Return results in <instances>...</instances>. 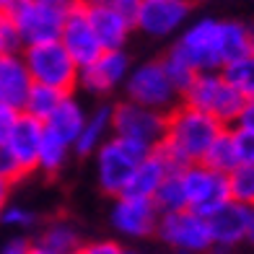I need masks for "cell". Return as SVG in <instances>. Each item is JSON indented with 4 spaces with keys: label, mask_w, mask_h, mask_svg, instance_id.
Instances as JSON below:
<instances>
[{
    "label": "cell",
    "mask_w": 254,
    "mask_h": 254,
    "mask_svg": "<svg viewBox=\"0 0 254 254\" xmlns=\"http://www.w3.org/2000/svg\"><path fill=\"white\" fill-rule=\"evenodd\" d=\"M221 130L223 125L213 120L210 114L179 104L174 112L166 114V132L156 151L169 161L174 171L192 164H202L207 145L215 140Z\"/></svg>",
    "instance_id": "cell-1"
},
{
    "label": "cell",
    "mask_w": 254,
    "mask_h": 254,
    "mask_svg": "<svg viewBox=\"0 0 254 254\" xmlns=\"http://www.w3.org/2000/svg\"><path fill=\"white\" fill-rule=\"evenodd\" d=\"M182 104L210 114L223 127H234L244 99L226 83L221 70H207V73H197L192 78V83L182 91Z\"/></svg>",
    "instance_id": "cell-2"
},
{
    "label": "cell",
    "mask_w": 254,
    "mask_h": 254,
    "mask_svg": "<svg viewBox=\"0 0 254 254\" xmlns=\"http://www.w3.org/2000/svg\"><path fill=\"white\" fill-rule=\"evenodd\" d=\"M21 57L26 63L31 83L55 88L65 96L78 91L80 67L73 63V57L65 52L60 42H44V44H34V47H24Z\"/></svg>",
    "instance_id": "cell-3"
},
{
    "label": "cell",
    "mask_w": 254,
    "mask_h": 254,
    "mask_svg": "<svg viewBox=\"0 0 254 254\" xmlns=\"http://www.w3.org/2000/svg\"><path fill=\"white\" fill-rule=\"evenodd\" d=\"M151 153L145 145H137L122 137H109L99 151L94 153V164H96V184L104 194L109 197H120L127 192L137 164Z\"/></svg>",
    "instance_id": "cell-4"
},
{
    "label": "cell",
    "mask_w": 254,
    "mask_h": 254,
    "mask_svg": "<svg viewBox=\"0 0 254 254\" xmlns=\"http://www.w3.org/2000/svg\"><path fill=\"white\" fill-rule=\"evenodd\" d=\"M122 88H125V101H132L137 107H145L158 114H169L182 104V94L169 80L158 60L130 67Z\"/></svg>",
    "instance_id": "cell-5"
},
{
    "label": "cell",
    "mask_w": 254,
    "mask_h": 254,
    "mask_svg": "<svg viewBox=\"0 0 254 254\" xmlns=\"http://www.w3.org/2000/svg\"><path fill=\"white\" fill-rule=\"evenodd\" d=\"M166 132V114L137 107L132 101L112 104V135L156 151Z\"/></svg>",
    "instance_id": "cell-6"
},
{
    "label": "cell",
    "mask_w": 254,
    "mask_h": 254,
    "mask_svg": "<svg viewBox=\"0 0 254 254\" xmlns=\"http://www.w3.org/2000/svg\"><path fill=\"white\" fill-rule=\"evenodd\" d=\"M156 236L177 254H205L207 249H213V239L205 215H197L192 210L161 215L156 226Z\"/></svg>",
    "instance_id": "cell-7"
},
{
    "label": "cell",
    "mask_w": 254,
    "mask_h": 254,
    "mask_svg": "<svg viewBox=\"0 0 254 254\" xmlns=\"http://www.w3.org/2000/svg\"><path fill=\"white\" fill-rule=\"evenodd\" d=\"M218 24H221L218 18L202 16L184 26L179 39L171 44L194 67V73L221 70V60H218Z\"/></svg>",
    "instance_id": "cell-8"
},
{
    "label": "cell",
    "mask_w": 254,
    "mask_h": 254,
    "mask_svg": "<svg viewBox=\"0 0 254 254\" xmlns=\"http://www.w3.org/2000/svg\"><path fill=\"white\" fill-rule=\"evenodd\" d=\"M179 179L184 187V197H187V210L207 215L215 207L228 202V179L226 174L207 169L202 164H192L179 169Z\"/></svg>",
    "instance_id": "cell-9"
},
{
    "label": "cell",
    "mask_w": 254,
    "mask_h": 254,
    "mask_svg": "<svg viewBox=\"0 0 254 254\" xmlns=\"http://www.w3.org/2000/svg\"><path fill=\"white\" fill-rule=\"evenodd\" d=\"M192 3L190 0H143L132 10V26L145 37L166 39L190 24Z\"/></svg>",
    "instance_id": "cell-10"
},
{
    "label": "cell",
    "mask_w": 254,
    "mask_h": 254,
    "mask_svg": "<svg viewBox=\"0 0 254 254\" xmlns=\"http://www.w3.org/2000/svg\"><path fill=\"white\" fill-rule=\"evenodd\" d=\"M161 213L151 197H132V194H120L112 202L109 210V223L120 236L127 239H148L156 236Z\"/></svg>",
    "instance_id": "cell-11"
},
{
    "label": "cell",
    "mask_w": 254,
    "mask_h": 254,
    "mask_svg": "<svg viewBox=\"0 0 254 254\" xmlns=\"http://www.w3.org/2000/svg\"><path fill=\"white\" fill-rule=\"evenodd\" d=\"M127 73H130V55L125 50H104L91 65L80 67L78 88L94 96H109L125 83Z\"/></svg>",
    "instance_id": "cell-12"
},
{
    "label": "cell",
    "mask_w": 254,
    "mask_h": 254,
    "mask_svg": "<svg viewBox=\"0 0 254 254\" xmlns=\"http://www.w3.org/2000/svg\"><path fill=\"white\" fill-rule=\"evenodd\" d=\"M67 10H52V8H42L34 5L29 0H24L10 18L18 29V37L24 47H34V44H44V42H57L60 39V29H63V18Z\"/></svg>",
    "instance_id": "cell-13"
},
{
    "label": "cell",
    "mask_w": 254,
    "mask_h": 254,
    "mask_svg": "<svg viewBox=\"0 0 254 254\" xmlns=\"http://www.w3.org/2000/svg\"><path fill=\"white\" fill-rule=\"evenodd\" d=\"M57 42L65 47V52L73 57V63L78 67L91 65L104 52L94 29H91V24H88V18H86V8H78V5L67 8V13L63 18L60 39Z\"/></svg>",
    "instance_id": "cell-14"
},
{
    "label": "cell",
    "mask_w": 254,
    "mask_h": 254,
    "mask_svg": "<svg viewBox=\"0 0 254 254\" xmlns=\"http://www.w3.org/2000/svg\"><path fill=\"white\" fill-rule=\"evenodd\" d=\"M86 18L96 34L101 50H125L130 34L135 31L132 16L104 3V0H94V3L86 5Z\"/></svg>",
    "instance_id": "cell-15"
},
{
    "label": "cell",
    "mask_w": 254,
    "mask_h": 254,
    "mask_svg": "<svg viewBox=\"0 0 254 254\" xmlns=\"http://www.w3.org/2000/svg\"><path fill=\"white\" fill-rule=\"evenodd\" d=\"M42 132H44V125L21 112L16 125H13V130H10V135H8V140H5V148L10 151V156L16 158V164L21 166V171H24L26 177L31 174V171H37Z\"/></svg>",
    "instance_id": "cell-16"
},
{
    "label": "cell",
    "mask_w": 254,
    "mask_h": 254,
    "mask_svg": "<svg viewBox=\"0 0 254 254\" xmlns=\"http://www.w3.org/2000/svg\"><path fill=\"white\" fill-rule=\"evenodd\" d=\"M205 221L207 228H210L213 247L234 249L247 236V207H241L239 202H231V200L223 202L213 213H207Z\"/></svg>",
    "instance_id": "cell-17"
},
{
    "label": "cell",
    "mask_w": 254,
    "mask_h": 254,
    "mask_svg": "<svg viewBox=\"0 0 254 254\" xmlns=\"http://www.w3.org/2000/svg\"><path fill=\"white\" fill-rule=\"evenodd\" d=\"M31 86L34 83H31V75L26 70V63L21 57V52L0 55V104L21 112Z\"/></svg>",
    "instance_id": "cell-18"
},
{
    "label": "cell",
    "mask_w": 254,
    "mask_h": 254,
    "mask_svg": "<svg viewBox=\"0 0 254 254\" xmlns=\"http://www.w3.org/2000/svg\"><path fill=\"white\" fill-rule=\"evenodd\" d=\"M112 137V104H99L86 114V125L73 143V153L86 158L94 156L99 148Z\"/></svg>",
    "instance_id": "cell-19"
},
{
    "label": "cell",
    "mask_w": 254,
    "mask_h": 254,
    "mask_svg": "<svg viewBox=\"0 0 254 254\" xmlns=\"http://www.w3.org/2000/svg\"><path fill=\"white\" fill-rule=\"evenodd\" d=\"M86 114H88L86 107L75 99V94H67L57 104V109L50 114V120L44 122V130H50L52 135H57L60 140H65L73 148L75 137L80 135V130L86 125Z\"/></svg>",
    "instance_id": "cell-20"
},
{
    "label": "cell",
    "mask_w": 254,
    "mask_h": 254,
    "mask_svg": "<svg viewBox=\"0 0 254 254\" xmlns=\"http://www.w3.org/2000/svg\"><path fill=\"white\" fill-rule=\"evenodd\" d=\"M169 161L161 156L158 151H151L140 164H137L135 174L130 179V184H127V192L125 194H132V197H153L156 190L164 184V179L171 174Z\"/></svg>",
    "instance_id": "cell-21"
},
{
    "label": "cell",
    "mask_w": 254,
    "mask_h": 254,
    "mask_svg": "<svg viewBox=\"0 0 254 254\" xmlns=\"http://www.w3.org/2000/svg\"><path fill=\"white\" fill-rule=\"evenodd\" d=\"M249 52H254L249 39V26L241 24V21H221L218 24V60H221V67L241 60Z\"/></svg>",
    "instance_id": "cell-22"
},
{
    "label": "cell",
    "mask_w": 254,
    "mask_h": 254,
    "mask_svg": "<svg viewBox=\"0 0 254 254\" xmlns=\"http://www.w3.org/2000/svg\"><path fill=\"white\" fill-rule=\"evenodd\" d=\"M39 247H44L47 252L52 254H73L80 249V234H78V228L70 223V221H65V218H57V221H52L47 228L42 231V236L37 241Z\"/></svg>",
    "instance_id": "cell-23"
},
{
    "label": "cell",
    "mask_w": 254,
    "mask_h": 254,
    "mask_svg": "<svg viewBox=\"0 0 254 254\" xmlns=\"http://www.w3.org/2000/svg\"><path fill=\"white\" fill-rule=\"evenodd\" d=\"M202 166L218 171V174H231V171L239 166V156H236L231 127H223V130L215 135V140L207 145V151L202 156Z\"/></svg>",
    "instance_id": "cell-24"
},
{
    "label": "cell",
    "mask_w": 254,
    "mask_h": 254,
    "mask_svg": "<svg viewBox=\"0 0 254 254\" xmlns=\"http://www.w3.org/2000/svg\"><path fill=\"white\" fill-rule=\"evenodd\" d=\"M70 153H73V148L65 140H60L50 130H44L42 143H39V156H37V171H44L47 177H57L65 169Z\"/></svg>",
    "instance_id": "cell-25"
},
{
    "label": "cell",
    "mask_w": 254,
    "mask_h": 254,
    "mask_svg": "<svg viewBox=\"0 0 254 254\" xmlns=\"http://www.w3.org/2000/svg\"><path fill=\"white\" fill-rule=\"evenodd\" d=\"M221 75L236 94H241V99H254V52L221 67Z\"/></svg>",
    "instance_id": "cell-26"
},
{
    "label": "cell",
    "mask_w": 254,
    "mask_h": 254,
    "mask_svg": "<svg viewBox=\"0 0 254 254\" xmlns=\"http://www.w3.org/2000/svg\"><path fill=\"white\" fill-rule=\"evenodd\" d=\"M151 200H153L156 210H158L161 215L187 210V197H184V187H182L179 171H171V174L164 179V184L156 190V194H153Z\"/></svg>",
    "instance_id": "cell-27"
},
{
    "label": "cell",
    "mask_w": 254,
    "mask_h": 254,
    "mask_svg": "<svg viewBox=\"0 0 254 254\" xmlns=\"http://www.w3.org/2000/svg\"><path fill=\"white\" fill-rule=\"evenodd\" d=\"M63 96H65V94H60V91H55V88H47V86H37V83H34L31 91H29V96H26L24 109H21V112L44 125V122L50 120V114L57 109V104L63 101Z\"/></svg>",
    "instance_id": "cell-28"
},
{
    "label": "cell",
    "mask_w": 254,
    "mask_h": 254,
    "mask_svg": "<svg viewBox=\"0 0 254 254\" xmlns=\"http://www.w3.org/2000/svg\"><path fill=\"white\" fill-rule=\"evenodd\" d=\"M228 179V200L239 202L241 207H254V166L252 164H239Z\"/></svg>",
    "instance_id": "cell-29"
},
{
    "label": "cell",
    "mask_w": 254,
    "mask_h": 254,
    "mask_svg": "<svg viewBox=\"0 0 254 254\" xmlns=\"http://www.w3.org/2000/svg\"><path fill=\"white\" fill-rule=\"evenodd\" d=\"M158 63H161V67H164V73L169 75V80L177 86V91H179V94H182V91L187 88L190 83H192V78L197 75V73H194V67H192L187 60H184V57H182V55H179L174 47H171V50H166V55L161 57Z\"/></svg>",
    "instance_id": "cell-30"
},
{
    "label": "cell",
    "mask_w": 254,
    "mask_h": 254,
    "mask_svg": "<svg viewBox=\"0 0 254 254\" xmlns=\"http://www.w3.org/2000/svg\"><path fill=\"white\" fill-rule=\"evenodd\" d=\"M24 50L21 44V37H18V29L13 24V18L0 13V55H16Z\"/></svg>",
    "instance_id": "cell-31"
},
{
    "label": "cell",
    "mask_w": 254,
    "mask_h": 254,
    "mask_svg": "<svg viewBox=\"0 0 254 254\" xmlns=\"http://www.w3.org/2000/svg\"><path fill=\"white\" fill-rule=\"evenodd\" d=\"M34 221H37V215L24 205H10L8 202L3 207V213H0V223L8 226V228H29V226H34Z\"/></svg>",
    "instance_id": "cell-32"
},
{
    "label": "cell",
    "mask_w": 254,
    "mask_h": 254,
    "mask_svg": "<svg viewBox=\"0 0 254 254\" xmlns=\"http://www.w3.org/2000/svg\"><path fill=\"white\" fill-rule=\"evenodd\" d=\"M231 135H234V145H236L239 164H252V166H254V130L231 127Z\"/></svg>",
    "instance_id": "cell-33"
},
{
    "label": "cell",
    "mask_w": 254,
    "mask_h": 254,
    "mask_svg": "<svg viewBox=\"0 0 254 254\" xmlns=\"http://www.w3.org/2000/svg\"><path fill=\"white\" fill-rule=\"evenodd\" d=\"M26 174L21 171V166L16 164V158L10 156V151L5 148V143L0 145V179H5L8 184H16V182H21Z\"/></svg>",
    "instance_id": "cell-34"
},
{
    "label": "cell",
    "mask_w": 254,
    "mask_h": 254,
    "mask_svg": "<svg viewBox=\"0 0 254 254\" xmlns=\"http://www.w3.org/2000/svg\"><path fill=\"white\" fill-rule=\"evenodd\" d=\"M78 252L80 254H125L127 249L114 239H96V241H88V244H80Z\"/></svg>",
    "instance_id": "cell-35"
},
{
    "label": "cell",
    "mask_w": 254,
    "mask_h": 254,
    "mask_svg": "<svg viewBox=\"0 0 254 254\" xmlns=\"http://www.w3.org/2000/svg\"><path fill=\"white\" fill-rule=\"evenodd\" d=\"M18 114H21L18 109H10V107H5V104H0V145L8 140V135H10V130H13L16 120H18Z\"/></svg>",
    "instance_id": "cell-36"
},
{
    "label": "cell",
    "mask_w": 254,
    "mask_h": 254,
    "mask_svg": "<svg viewBox=\"0 0 254 254\" xmlns=\"http://www.w3.org/2000/svg\"><path fill=\"white\" fill-rule=\"evenodd\" d=\"M234 127H241V130H254V99H244Z\"/></svg>",
    "instance_id": "cell-37"
},
{
    "label": "cell",
    "mask_w": 254,
    "mask_h": 254,
    "mask_svg": "<svg viewBox=\"0 0 254 254\" xmlns=\"http://www.w3.org/2000/svg\"><path fill=\"white\" fill-rule=\"evenodd\" d=\"M29 252H31V241H26V239H10L0 249V254H29Z\"/></svg>",
    "instance_id": "cell-38"
},
{
    "label": "cell",
    "mask_w": 254,
    "mask_h": 254,
    "mask_svg": "<svg viewBox=\"0 0 254 254\" xmlns=\"http://www.w3.org/2000/svg\"><path fill=\"white\" fill-rule=\"evenodd\" d=\"M104 3H109V5H114V8H120V10H125V13L132 16V10L140 5L143 0H104Z\"/></svg>",
    "instance_id": "cell-39"
},
{
    "label": "cell",
    "mask_w": 254,
    "mask_h": 254,
    "mask_svg": "<svg viewBox=\"0 0 254 254\" xmlns=\"http://www.w3.org/2000/svg\"><path fill=\"white\" fill-rule=\"evenodd\" d=\"M34 5H42V8H52V10H67L70 3L67 0H29Z\"/></svg>",
    "instance_id": "cell-40"
},
{
    "label": "cell",
    "mask_w": 254,
    "mask_h": 254,
    "mask_svg": "<svg viewBox=\"0 0 254 254\" xmlns=\"http://www.w3.org/2000/svg\"><path fill=\"white\" fill-rule=\"evenodd\" d=\"M10 190H13V184H8L5 179H0V213H3V207L10 200Z\"/></svg>",
    "instance_id": "cell-41"
},
{
    "label": "cell",
    "mask_w": 254,
    "mask_h": 254,
    "mask_svg": "<svg viewBox=\"0 0 254 254\" xmlns=\"http://www.w3.org/2000/svg\"><path fill=\"white\" fill-rule=\"evenodd\" d=\"M244 241L254 244V207H247V236Z\"/></svg>",
    "instance_id": "cell-42"
},
{
    "label": "cell",
    "mask_w": 254,
    "mask_h": 254,
    "mask_svg": "<svg viewBox=\"0 0 254 254\" xmlns=\"http://www.w3.org/2000/svg\"><path fill=\"white\" fill-rule=\"evenodd\" d=\"M24 3V0H0V13H5V16H10L13 10Z\"/></svg>",
    "instance_id": "cell-43"
},
{
    "label": "cell",
    "mask_w": 254,
    "mask_h": 254,
    "mask_svg": "<svg viewBox=\"0 0 254 254\" xmlns=\"http://www.w3.org/2000/svg\"><path fill=\"white\" fill-rule=\"evenodd\" d=\"M29 254H52V252H47V249L39 247V244H31V252Z\"/></svg>",
    "instance_id": "cell-44"
},
{
    "label": "cell",
    "mask_w": 254,
    "mask_h": 254,
    "mask_svg": "<svg viewBox=\"0 0 254 254\" xmlns=\"http://www.w3.org/2000/svg\"><path fill=\"white\" fill-rule=\"evenodd\" d=\"M70 5H78V8H86L88 3H94V0H67Z\"/></svg>",
    "instance_id": "cell-45"
},
{
    "label": "cell",
    "mask_w": 254,
    "mask_h": 254,
    "mask_svg": "<svg viewBox=\"0 0 254 254\" xmlns=\"http://www.w3.org/2000/svg\"><path fill=\"white\" fill-rule=\"evenodd\" d=\"M249 39H252V50H254V24L249 26Z\"/></svg>",
    "instance_id": "cell-46"
},
{
    "label": "cell",
    "mask_w": 254,
    "mask_h": 254,
    "mask_svg": "<svg viewBox=\"0 0 254 254\" xmlns=\"http://www.w3.org/2000/svg\"><path fill=\"white\" fill-rule=\"evenodd\" d=\"M190 3H205V0H190Z\"/></svg>",
    "instance_id": "cell-47"
},
{
    "label": "cell",
    "mask_w": 254,
    "mask_h": 254,
    "mask_svg": "<svg viewBox=\"0 0 254 254\" xmlns=\"http://www.w3.org/2000/svg\"><path fill=\"white\" fill-rule=\"evenodd\" d=\"M73 254H80V252H73Z\"/></svg>",
    "instance_id": "cell-48"
}]
</instances>
